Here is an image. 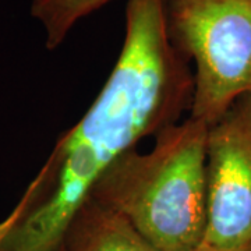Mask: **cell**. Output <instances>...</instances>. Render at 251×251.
Segmentation results:
<instances>
[{"label":"cell","instance_id":"6da1fadb","mask_svg":"<svg viewBox=\"0 0 251 251\" xmlns=\"http://www.w3.org/2000/svg\"><path fill=\"white\" fill-rule=\"evenodd\" d=\"M187 62L169 38L163 0H128L123 46L105 85L14 206L34 250H64L73 218L110 163L190 110Z\"/></svg>","mask_w":251,"mask_h":251},{"label":"cell","instance_id":"7a4b0ae2","mask_svg":"<svg viewBox=\"0 0 251 251\" xmlns=\"http://www.w3.org/2000/svg\"><path fill=\"white\" fill-rule=\"evenodd\" d=\"M206 133L208 125L193 117L165 127L150 152L131 150L112 162L88 197L158 250H197L208 219Z\"/></svg>","mask_w":251,"mask_h":251},{"label":"cell","instance_id":"3957f363","mask_svg":"<svg viewBox=\"0 0 251 251\" xmlns=\"http://www.w3.org/2000/svg\"><path fill=\"white\" fill-rule=\"evenodd\" d=\"M173 46L194 63L190 117L209 126L251 95V0H163Z\"/></svg>","mask_w":251,"mask_h":251},{"label":"cell","instance_id":"277c9868","mask_svg":"<svg viewBox=\"0 0 251 251\" xmlns=\"http://www.w3.org/2000/svg\"><path fill=\"white\" fill-rule=\"evenodd\" d=\"M208 219L201 246L251 244V95L239 98L206 133Z\"/></svg>","mask_w":251,"mask_h":251},{"label":"cell","instance_id":"5b68a950","mask_svg":"<svg viewBox=\"0 0 251 251\" xmlns=\"http://www.w3.org/2000/svg\"><path fill=\"white\" fill-rule=\"evenodd\" d=\"M64 251H161L122 215L88 197L73 218Z\"/></svg>","mask_w":251,"mask_h":251},{"label":"cell","instance_id":"8992f818","mask_svg":"<svg viewBox=\"0 0 251 251\" xmlns=\"http://www.w3.org/2000/svg\"><path fill=\"white\" fill-rule=\"evenodd\" d=\"M110 0H34L31 16L45 31V45L53 50L81 18L103 7Z\"/></svg>","mask_w":251,"mask_h":251},{"label":"cell","instance_id":"52a82bcc","mask_svg":"<svg viewBox=\"0 0 251 251\" xmlns=\"http://www.w3.org/2000/svg\"><path fill=\"white\" fill-rule=\"evenodd\" d=\"M0 251H18L9 237L3 222H0Z\"/></svg>","mask_w":251,"mask_h":251},{"label":"cell","instance_id":"ba28073f","mask_svg":"<svg viewBox=\"0 0 251 251\" xmlns=\"http://www.w3.org/2000/svg\"><path fill=\"white\" fill-rule=\"evenodd\" d=\"M194 251H251V244L233 247V249H219V247H208V246H200L197 250Z\"/></svg>","mask_w":251,"mask_h":251}]
</instances>
